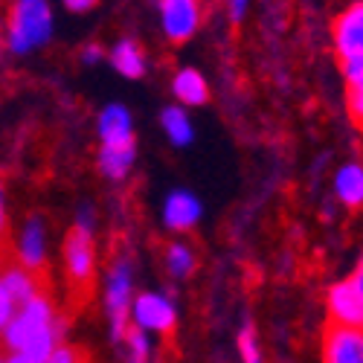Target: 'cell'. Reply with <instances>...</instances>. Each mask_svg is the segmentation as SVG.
Instances as JSON below:
<instances>
[{"label": "cell", "instance_id": "6da1fadb", "mask_svg": "<svg viewBox=\"0 0 363 363\" xmlns=\"http://www.w3.org/2000/svg\"><path fill=\"white\" fill-rule=\"evenodd\" d=\"M58 337H62V325L55 320L52 302L44 296V291H38L0 331V349H6L4 360L12 363H47L58 346Z\"/></svg>", "mask_w": 363, "mask_h": 363}, {"label": "cell", "instance_id": "7a4b0ae2", "mask_svg": "<svg viewBox=\"0 0 363 363\" xmlns=\"http://www.w3.org/2000/svg\"><path fill=\"white\" fill-rule=\"evenodd\" d=\"M52 33V15L47 0H18L9 18V47L26 52L41 47Z\"/></svg>", "mask_w": 363, "mask_h": 363}, {"label": "cell", "instance_id": "3957f363", "mask_svg": "<svg viewBox=\"0 0 363 363\" xmlns=\"http://www.w3.org/2000/svg\"><path fill=\"white\" fill-rule=\"evenodd\" d=\"M41 291L38 277L21 259H0V331L9 325L18 308Z\"/></svg>", "mask_w": 363, "mask_h": 363}, {"label": "cell", "instance_id": "277c9868", "mask_svg": "<svg viewBox=\"0 0 363 363\" xmlns=\"http://www.w3.org/2000/svg\"><path fill=\"white\" fill-rule=\"evenodd\" d=\"M65 267H67V279L79 291H87L94 282V270H96V247H94V230H87L76 224L67 233L65 241Z\"/></svg>", "mask_w": 363, "mask_h": 363}, {"label": "cell", "instance_id": "5b68a950", "mask_svg": "<svg viewBox=\"0 0 363 363\" xmlns=\"http://www.w3.org/2000/svg\"><path fill=\"white\" fill-rule=\"evenodd\" d=\"M105 302L111 314V337L123 340L128 328V314H131V267L125 262H119L111 270V279L105 288Z\"/></svg>", "mask_w": 363, "mask_h": 363}, {"label": "cell", "instance_id": "8992f818", "mask_svg": "<svg viewBox=\"0 0 363 363\" xmlns=\"http://www.w3.org/2000/svg\"><path fill=\"white\" fill-rule=\"evenodd\" d=\"M160 21L166 38L172 44H184L195 35L201 23V4L198 0H160Z\"/></svg>", "mask_w": 363, "mask_h": 363}, {"label": "cell", "instance_id": "52a82bcc", "mask_svg": "<svg viewBox=\"0 0 363 363\" xmlns=\"http://www.w3.org/2000/svg\"><path fill=\"white\" fill-rule=\"evenodd\" d=\"M134 325L145 331H157V335H172L174 328V306L163 294H140L131 302Z\"/></svg>", "mask_w": 363, "mask_h": 363}, {"label": "cell", "instance_id": "ba28073f", "mask_svg": "<svg viewBox=\"0 0 363 363\" xmlns=\"http://www.w3.org/2000/svg\"><path fill=\"white\" fill-rule=\"evenodd\" d=\"M323 357L328 363H363V328L331 323L323 337Z\"/></svg>", "mask_w": 363, "mask_h": 363}, {"label": "cell", "instance_id": "9c48e42d", "mask_svg": "<svg viewBox=\"0 0 363 363\" xmlns=\"http://www.w3.org/2000/svg\"><path fill=\"white\" fill-rule=\"evenodd\" d=\"M328 317L331 323L363 328V291H357L352 279L328 291Z\"/></svg>", "mask_w": 363, "mask_h": 363}, {"label": "cell", "instance_id": "30bf717a", "mask_svg": "<svg viewBox=\"0 0 363 363\" xmlns=\"http://www.w3.org/2000/svg\"><path fill=\"white\" fill-rule=\"evenodd\" d=\"M331 35H335V50L340 62L363 52V0H357V4H352L346 12L337 15Z\"/></svg>", "mask_w": 363, "mask_h": 363}, {"label": "cell", "instance_id": "8fae6325", "mask_svg": "<svg viewBox=\"0 0 363 363\" xmlns=\"http://www.w3.org/2000/svg\"><path fill=\"white\" fill-rule=\"evenodd\" d=\"M198 218H201V203H198L195 195H189V192H172L166 198L163 221H166L169 230H174V233L192 230Z\"/></svg>", "mask_w": 363, "mask_h": 363}, {"label": "cell", "instance_id": "7c38bea8", "mask_svg": "<svg viewBox=\"0 0 363 363\" xmlns=\"http://www.w3.org/2000/svg\"><path fill=\"white\" fill-rule=\"evenodd\" d=\"M18 259L29 267V270H38L47 259V235H44V221L41 218H29L21 241H18Z\"/></svg>", "mask_w": 363, "mask_h": 363}, {"label": "cell", "instance_id": "4fadbf2b", "mask_svg": "<svg viewBox=\"0 0 363 363\" xmlns=\"http://www.w3.org/2000/svg\"><path fill=\"white\" fill-rule=\"evenodd\" d=\"M134 157H137V145L134 143H102V151H99V172L111 180H123L131 166H134Z\"/></svg>", "mask_w": 363, "mask_h": 363}, {"label": "cell", "instance_id": "5bb4252c", "mask_svg": "<svg viewBox=\"0 0 363 363\" xmlns=\"http://www.w3.org/2000/svg\"><path fill=\"white\" fill-rule=\"evenodd\" d=\"M99 137L102 143H134V128H131V113L123 105H108L99 113Z\"/></svg>", "mask_w": 363, "mask_h": 363}, {"label": "cell", "instance_id": "9a60e30c", "mask_svg": "<svg viewBox=\"0 0 363 363\" xmlns=\"http://www.w3.org/2000/svg\"><path fill=\"white\" fill-rule=\"evenodd\" d=\"M172 90H174V96L184 102V105H189V108H198V105H206V102H209V84H206V79H203L198 70H192V67L180 70V73L174 76Z\"/></svg>", "mask_w": 363, "mask_h": 363}, {"label": "cell", "instance_id": "2e32d148", "mask_svg": "<svg viewBox=\"0 0 363 363\" xmlns=\"http://www.w3.org/2000/svg\"><path fill=\"white\" fill-rule=\"evenodd\" d=\"M111 65L119 76H125V79H140L145 73V55L140 50L137 41L131 38H123L113 50H111Z\"/></svg>", "mask_w": 363, "mask_h": 363}, {"label": "cell", "instance_id": "e0dca14e", "mask_svg": "<svg viewBox=\"0 0 363 363\" xmlns=\"http://www.w3.org/2000/svg\"><path fill=\"white\" fill-rule=\"evenodd\" d=\"M335 192H337V198H340L346 206H352V209H357V206L363 203V166H360V163H346V166L337 172V177H335Z\"/></svg>", "mask_w": 363, "mask_h": 363}, {"label": "cell", "instance_id": "ac0fdd59", "mask_svg": "<svg viewBox=\"0 0 363 363\" xmlns=\"http://www.w3.org/2000/svg\"><path fill=\"white\" fill-rule=\"evenodd\" d=\"M160 123H163L166 137L174 145H186L192 140V123H189V116L180 111V108H166L163 116H160Z\"/></svg>", "mask_w": 363, "mask_h": 363}, {"label": "cell", "instance_id": "d6986e66", "mask_svg": "<svg viewBox=\"0 0 363 363\" xmlns=\"http://www.w3.org/2000/svg\"><path fill=\"white\" fill-rule=\"evenodd\" d=\"M166 267H169L172 277L184 279L195 270V253L186 245H169L166 247Z\"/></svg>", "mask_w": 363, "mask_h": 363}, {"label": "cell", "instance_id": "ffe728a7", "mask_svg": "<svg viewBox=\"0 0 363 363\" xmlns=\"http://www.w3.org/2000/svg\"><path fill=\"white\" fill-rule=\"evenodd\" d=\"M346 105H349V116H352V123H354V125L363 131V73L349 79Z\"/></svg>", "mask_w": 363, "mask_h": 363}, {"label": "cell", "instance_id": "44dd1931", "mask_svg": "<svg viewBox=\"0 0 363 363\" xmlns=\"http://www.w3.org/2000/svg\"><path fill=\"white\" fill-rule=\"evenodd\" d=\"M125 346L131 349V357L134 360H148L151 357V343H148V331L140 328V325H131L125 328Z\"/></svg>", "mask_w": 363, "mask_h": 363}, {"label": "cell", "instance_id": "7402d4cb", "mask_svg": "<svg viewBox=\"0 0 363 363\" xmlns=\"http://www.w3.org/2000/svg\"><path fill=\"white\" fill-rule=\"evenodd\" d=\"M238 352H241V357H245L247 363L262 360V352H259V343H256V331L250 325L241 328V335H238Z\"/></svg>", "mask_w": 363, "mask_h": 363}, {"label": "cell", "instance_id": "603a6c76", "mask_svg": "<svg viewBox=\"0 0 363 363\" xmlns=\"http://www.w3.org/2000/svg\"><path fill=\"white\" fill-rule=\"evenodd\" d=\"M73 360H79V354L65 349V346H55L52 354H50V363H73Z\"/></svg>", "mask_w": 363, "mask_h": 363}, {"label": "cell", "instance_id": "cb8c5ba5", "mask_svg": "<svg viewBox=\"0 0 363 363\" xmlns=\"http://www.w3.org/2000/svg\"><path fill=\"white\" fill-rule=\"evenodd\" d=\"M245 12H247V0H230V18H233V23H241Z\"/></svg>", "mask_w": 363, "mask_h": 363}, {"label": "cell", "instance_id": "d4e9b609", "mask_svg": "<svg viewBox=\"0 0 363 363\" xmlns=\"http://www.w3.org/2000/svg\"><path fill=\"white\" fill-rule=\"evenodd\" d=\"M99 4V0H65V6L70 12H87V9H94Z\"/></svg>", "mask_w": 363, "mask_h": 363}, {"label": "cell", "instance_id": "484cf974", "mask_svg": "<svg viewBox=\"0 0 363 363\" xmlns=\"http://www.w3.org/2000/svg\"><path fill=\"white\" fill-rule=\"evenodd\" d=\"M99 58H102V50H99L96 44H87V47H84V52H82V62H84V65H96Z\"/></svg>", "mask_w": 363, "mask_h": 363}, {"label": "cell", "instance_id": "4316f807", "mask_svg": "<svg viewBox=\"0 0 363 363\" xmlns=\"http://www.w3.org/2000/svg\"><path fill=\"white\" fill-rule=\"evenodd\" d=\"M352 285H354L357 291H363V256H360V262H357V270H354V277H352Z\"/></svg>", "mask_w": 363, "mask_h": 363}, {"label": "cell", "instance_id": "83f0119b", "mask_svg": "<svg viewBox=\"0 0 363 363\" xmlns=\"http://www.w3.org/2000/svg\"><path fill=\"white\" fill-rule=\"evenodd\" d=\"M6 227V201H4V186H0V233Z\"/></svg>", "mask_w": 363, "mask_h": 363}]
</instances>
